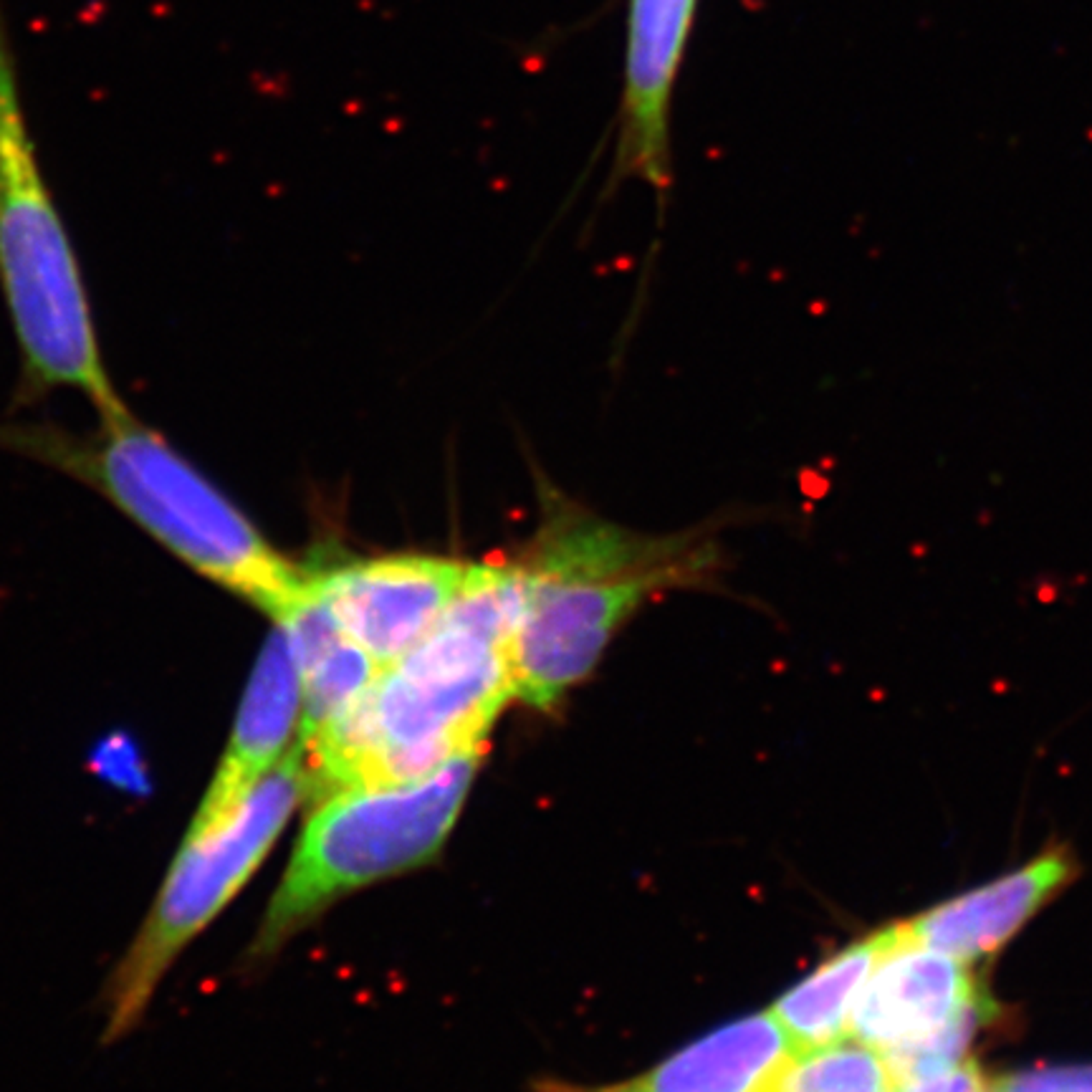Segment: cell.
I'll return each instance as SVG.
<instances>
[{"label": "cell", "instance_id": "1", "mask_svg": "<svg viewBox=\"0 0 1092 1092\" xmlns=\"http://www.w3.org/2000/svg\"><path fill=\"white\" fill-rule=\"evenodd\" d=\"M514 617V567L471 564L461 595L423 640L382 667L303 746L308 787L329 796L408 784L463 751L484 749L493 721L516 698L508 660Z\"/></svg>", "mask_w": 1092, "mask_h": 1092}, {"label": "cell", "instance_id": "2", "mask_svg": "<svg viewBox=\"0 0 1092 1092\" xmlns=\"http://www.w3.org/2000/svg\"><path fill=\"white\" fill-rule=\"evenodd\" d=\"M711 549L690 537H648L551 503L516 574L508 660L516 698L554 706L592 672L607 643L648 597L693 582Z\"/></svg>", "mask_w": 1092, "mask_h": 1092}, {"label": "cell", "instance_id": "3", "mask_svg": "<svg viewBox=\"0 0 1092 1092\" xmlns=\"http://www.w3.org/2000/svg\"><path fill=\"white\" fill-rule=\"evenodd\" d=\"M102 420L86 440L46 430H15L5 440L97 485L190 569L273 619L302 597L306 569L291 564L162 435L126 410Z\"/></svg>", "mask_w": 1092, "mask_h": 1092}, {"label": "cell", "instance_id": "4", "mask_svg": "<svg viewBox=\"0 0 1092 1092\" xmlns=\"http://www.w3.org/2000/svg\"><path fill=\"white\" fill-rule=\"evenodd\" d=\"M0 286L31 379L84 392L102 418L124 413L99 357L79 261L36 157L3 0Z\"/></svg>", "mask_w": 1092, "mask_h": 1092}, {"label": "cell", "instance_id": "5", "mask_svg": "<svg viewBox=\"0 0 1092 1092\" xmlns=\"http://www.w3.org/2000/svg\"><path fill=\"white\" fill-rule=\"evenodd\" d=\"M481 754L484 749L463 751L418 782L329 794L303 827L253 954L276 951L337 898L437 854L461 814Z\"/></svg>", "mask_w": 1092, "mask_h": 1092}, {"label": "cell", "instance_id": "6", "mask_svg": "<svg viewBox=\"0 0 1092 1092\" xmlns=\"http://www.w3.org/2000/svg\"><path fill=\"white\" fill-rule=\"evenodd\" d=\"M306 787V751L294 741L291 751L226 819L203 832H187L162 893L117 973L112 1036L126 1031L144 1012L173 959L248 883L299 807Z\"/></svg>", "mask_w": 1092, "mask_h": 1092}, {"label": "cell", "instance_id": "7", "mask_svg": "<svg viewBox=\"0 0 1092 1092\" xmlns=\"http://www.w3.org/2000/svg\"><path fill=\"white\" fill-rule=\"evenodd\" d=\"M468 574V561L418 551L306 569L311 592L379 667H390L423 640Z\"/></svg>", "mask_w": 1092, "mask_h": 1092}, {"label": "cell", "instance_id": "8", "mask_svg": "<svg viewBox=\"0 0 1092 1092\" xmlns=\"http://www.w3.org/2000/svg\"><path fill=\"white\" fill-rule=\"evenodd\" d=\"M978 994L966 961L913 941L906 925H895V941L857 996L849 1034L890 1052L941 1030Z\"/></svg>", "mask_w": 1092, "mask_h": 1092}, {"label": "cell", "instance_id": "9", "mask_svg": "<svg viewBox=\"0 0 1092 1092\" xmlns=\"http://www.w3.org/2000/svg\"><path fill=\"white\" fill-rule=\"evenodd\" d=\"M302 721V678L286 632L268 635L243 693L241 711L215 779L187 832L226 819L279 761Z\"/></svg>", "mask_w": 1092, "mask_h": 1092}, {"label": "cell", "instance_id": "10", "mask_svg": "<svg viewBox=\"0 0 1092 1092\" xmlns=\"http://www.w3.org/2000/svg\"><path fill=\"white\" fill-rule=\"evenodd\" d=\"M693 10L696 0H630L619 165L658 187L667 180V107Z\"/></svg>", "mask_w": 1092, "mask_h": 1092}, {"label": "cell", "instance_id": "11", "mask_svg": "<svg viewBox=\"0 0 1092 1092\" xmlns=\"http://www.w3.org/2000/svg\"><path fill=\"white\" fill-rule=\"evenodd\" d=\"M1070 854L1065 849H1049L1022 870L928 910L903 925L913 941L969 964L1004 946L1036 908H1042L1070 880Z\"/></svg>", "mask_w": 1092, "mask_h": 1092}, {"label": "cell", "instance_id": "12", "mask_svg": "<svg viewBox=\"0 0 1092 1092\" xmlns=\"http://www.w3.org/2000/svg\"><path fill=\"white\" fill-rule=\"evenodd\" d=\"M794 1044L772 1012L743 1017L602 1092H769Z\"/></svg>", "mask_w": 1092, "mask_h": 1092}, {"label": "cell", "instance_id": "13", "mask_svg": "<svg viewBox=\"0 0 1092 1092\" xmlns=\"http://www.w3.org/2000/svg\"><path fill=\"white\" fill-rule=\"evenodd\" d=\"M893 941L895 925L852 943L774 1004L772 1014L796 1052L840 1042L848 1034L857 996Z\"/></svg>", "mask_w": 1092, "mask_h": 1092}, {"label": "cell", "instance_id": "14", "mask_svg": "<svg viewBox=\"0 0 1092 1092\" xmlns=\"http://www.w3.org/2000/svg\"><path fill=\"white\" fill-rule=\"evenodd\" d=\"M888 1057L862 1042L799 1049L777 1072L769 1092H895Z\"/></svg>", "mask_w": 1092, "mask_h": 1092}, {"label": "cell", "instance_id": "15", "mask_svg": "<svg viewBox=\"0 0 1092 1092\" xmlns=\"http://www.w3.org/2000/svg\"><path fill=\"white\" fill-rule=\"evenodd\" d=\"M991 1017H994V1004L981 991L941 1030H936L933 1034H928L918 1042H910L906 1047L883 1052L890 1062V1070L895 1075L898 1088L938 1077V1075L954 1070L956 1065H961V1057L971 1044V1039L989 1024Z\"/></svg>", "mask_w": 1092, "mask_h": 1092}, {"label": "cell", "instance_id": "16", "mask_svg": "<svg viewBox=\"0 0 1092 1092\" xmlns=\"http://www.w3.org/2000/svg\"><path fill=\"white\" fill-rule=\"evenodd\" d=\"M999 1092H1092V1067L1039 1070L1001 1080Z\"/></svg>", "mask_w": 1092, "mask_h": 1092}, {"label": "cell", "instance_id": "17", "mask_svg": "<svg viewBox=\"0 0 1092 1092\" xmlns=\"http://www.w3.org/2000/svg\"><path fill=\"white\" fill-rule=\"evenodd\" d=\"M895 1092H989V1083L976 1062H961L938 1077L898 1088Z\"/></svg>", "mask_w": 1092, "mask_h": 1092}, {"label": "cell", "instance_id": "18", "mask_svg": "<svg viewBox=\"0 0 1092 1092\" xmlns=\"http://www.w3.org/2000/svg\"><path fill=\"white\" fill-rule=\"evenodd\" d=\"M584 1092H602V1090H584Z\"/></svg>", "mask_w": 1092, "mask_h": 1092}, {"label": "cell", "instance_id": "19", "mask_svg": "<svg viewBox=\"0 0 1092 1092\" xmlns=\"http://www.w3.org/2000/svg\"><path fill=\"white\" fill-rule=\"evenodd\" d=\"M989 1092H991V1090H989ZM994 1092H999V1090H996V1088H994Z\"/></svg>", "mask_w": 1092, "mask_h": 1092}]
</instances>
